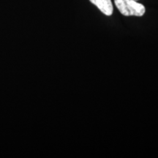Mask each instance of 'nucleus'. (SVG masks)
Returning a JSON list of instances; mask_svg holds the SVG:
<instances>
[{
  "instance_id": "nucleus-1",
  "label": "nucleus",
  "mask_w": 158,
  "mask_h": 158,
  "mask_svg": "<svg viewBox=\"0 0 158 158\" xmlns=\"http://www.w3.org/2000/svg\"><path fill=\"white\" fill-rule=\"evenodd\" d=\"M114 3L120 13L125 16L141 17L145 13V7L136 0H114Z\"/></svg>"
},
{
  "instance_id": "nucleus-2",
  "label": "nucleus",
  "mask_w": 158,
  "mask_h": 158,
  "mask_svg": "<svg viewBox=\"0 0 158 158\" xmlns=\"http://www.w3.org/2000/svg\"><path fill=\"white\" fill-rule=\"evenodd\" d=\"M105 15L110 16L113 14L114 7L111 0H89Z\"/></svg>"
},
{
  "instance_id": "nucleus-3",
  "label": "nucleus",
  "mask_w": 158,
  "mask_h": 158,
  "mask_svg": "<svg viewBox=\"0 0 158 158\" xmlns=\"http://www.w3.org/2000/svg\"><path fill=\"white\" fill-rule=\"evenodd\" d=\"M136 1H137V0H136Z\"/></svg>"
}]
</instances>
